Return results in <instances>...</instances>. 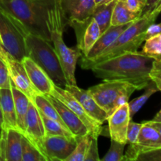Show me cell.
Instances as JSON below:
<instances>
[{
    "label": "cell",
    "mask_w": 161,
    "mask_h": 161,
    "mask_svg": "<svg viewBox=\"0 0 161 161\" xmlns=\"http://www.w3.org/2000/svg\"><path fill=\"white\" fill-rule=\"evenodd\" d=\"M24 137L32 143L48 161L44 148V141L47 137L45 127L42 123L40 112L31 102H30L27 113L25 134Z\"/></svg>",
    "instance_id": "cell-12"
},
{
    "label": "cell",
    "mask_w": 161,
    "mask_h": 161,
    "mask_svg": "<svg viewBox=\"0 0 161 161\" xmlns=\"http://www.w3.org/2000/svg\"><path fill=\"white\" fill-rule=\"evenodd\" d=\"M110 1H112V0H94V3H95V6H97V5L109 3Z\"/></svg>",
    "instance_id": "cell-43"
},
{
    "label": "cell",
    "mask_w": 161,
    "mask_h": 161,
    "mask_svg": "<svg viewBox=\"0 0 161 161\" xmlns=\"http://www.w3.org/2000/svg\"><path fill=\"white\" fill-rule=\"evenodd\" d=\"M76 141L61 136L48 135L44 141L46 156L48 161H65L74 150Z\"/></svg>",
    "instance_id": "cell-17"
},
{
    "label": "cell",
    "mask_w": 161,
    "mask_h": 161,
    "mask_svg": "<svg viewBox=\"0 0 161 161\" xmlns=\"http://www.w3.org/2000/svg\"><path fill=\"white\" fill-rule=\"evenodd\" d=\"M128 103L116 108L108 116V133L111 140L127 145V131L130 120Z\"/></svg>",
    "instance_id": "cell-15"
},
{
    "label": "cell",
    "mask_w": 161,
    "mask_h": 161,
    "mask_svg": "<svg viewBox=\"0 0 161 161\" xmlns=\"http://www.w3.org/2000/svg\"><path fill=\"white\" fill-rule=\"evenodd\" d=\"M161 0H146V5L143 10L144 13H150L156 8V6L160 3Z\"/></svg>",
    "instance_id": "cell-40"
},
{
    "label": "cell",
    "mask_w": 161,
    "mask_h": 161,
    "mask_svg": "<svg viewBox=\"0 0 161 161\" xmlns=\"http://www.w3.org/2000/svg\"><path fill=\"white\" fill-rule=\"evenodd\" d=\"M116 2L117 0H112L109 3L97 5L93 10L91 17L97 23L102 34L111 26L112 14Z\"/></svg>",
    "instance_id": "cell-23"
},
{
    "label": "cell",
    "mask_w": 161,
    "mask_h": 161,
    "mask_svg": "<svg viewBox=\"0 0 161 161\" xmlns=\"http://www.w3.org/2000/svg\"><path fill=\"white\" fill-rule=\"evenodd\" d=\"M91 142V134L87 133L76 139V145L65 161H85Z\"/></svg>",
    "instance_id": "cell-28"
},
{
    "label": "cell",
    "mask_w": 161,
    "mask_h": 161,
    "mask_svg": "<svg viewBox=\"0 0 161 161\" xmlns=\"http://www.w3.org/2000/svg\"><path fill=\"white\" fill-rule=\"evenodd\" d=\"M142 53L155 59H161V34L145 40Z\"/></svg>",
    "instance_id": "cell-29"
},
{
    "label": "cell",
    "mask_w": 161,
    "mask_h": 161,
    "mask_svg": "<svg viewBox=\"0 0 161 161\" xmlns=\"http://www.w3.org/2000/svg\"><path fill=\"white\" fill-rule=\"evenodd\" d=\"M145 89H146V91H145L144 94H142L141 96L138 97L137 98L132 100L131 102H128L129 112H130V116L131 119L134 117V116L142 108L143 105L146 103V102L149 100V97L158 91L157 86H156V85L154 84L153 81H151Z\"/></svg>",
    "instance_id": "cell-27"
},
{
    "label": "cell",
    "mask_w": 161,
    "mask_h": 161,
    "mask_svg": "<svg viewBox=\"0 0 161 161\" xmlns=\"http://www.w3.org/2000/svg\"><path fill=\"white\" fill-rule=\"evenodd\" d=\"M11 82L5 63L0 58V88H10Z\"/></svg>",
    "instance_id": "cell-36"
},
{
    "label": "cell",
    "mask_w": 161,
    "mask_h": 161,
    "mask_svg": "<svg viewBox=\"0 0 161 161\" xmlns=\"http://www.w3.org/2000/svg\"><path fill=\"white\" fill-rule=\"evenodd\" d=\"M161 34V22L160 24H152L145 33V37L146 39L149 38L153 37V36H157V35Z\"/></svg>",
    "instance_id": "cell-38"
},
{
    "label": "cell",
    "mask_w": 161,
    "mask_h": 161,
    "mask_svg": "<svg viewBox=\"0 0 161 161\" xmlns=\"http://www.w3.org/2000/svg\"><path fill=\"white\" fill-rule=\"evenodd\" d=\"M53 0H0V8L21 22L28 30L50 41L48 9Z\"/></svg>",
    "instance_id": "cell-3"
},
{
    "label": "cell",
    "mask_w": 161,
    "mask_h": 161,
    "mask_svg": "<svg viewBox=\"0 0 161 161\" xmlns=\"http://www.w3.org/2000/svg\"><path fill=\"white\" fill-rule=\"evenodd\" d=\"M22 161H47L39 149L22 135Z\"/></svg>",
    "instance_id": "cell-30"
},
{
    "label": "cell",
    "mask_w": 161,
    "mask_h": 161,
    "mask_svg": "<svg viewBox=\"0 0 161 161\" xmlns=\"http://www.w3.org/2000/svg\"><path fill=\"white\" fill-rule=\"evenodd\" d=\"M145 123H146L149 125L152 126L153 127L156 129L159 133L161 134V122H156V121L149 120V121H145Z\"/></svg>",
    "instance_id": "cell-41"
},
{
    "label": "cell",
    "mask_w": 161,
    "mask_h": 161,
    "mask_svg": "<svg viewBox=\"0 0 161 161\" xmlns=\"http://www.w3.org/2000/svg\"><path fill=\"white\" fill-rule=\"evenodd\" d=\"M50 95L53 96L55 98L59 100L67 107H69L79 118L82 120L87 128L88 132L92 135H105V130L107 128L102 127V124H98L97 121L93 119L89 115L86 113L84 108L81 105V104L77 101V99L68 91L65 88H62L59 86V85L55 84L54 89L52 91Z\"/></svg>",
    "instance_id": "cell-9"
},
{
    "label": "cell",
    "mask_w": 161,
    "mask_h": 161,
    "mask_svg": "<svg viewBox=\"0 0 161 161\" xmlns=\"http://www.w3.org/2000/svg\"><path fill=\"white\" fill-rule=\"evenodd\" d=\"M133 22V21H132ZM127 23L123 25L110 26L105 32L101 34L100 37L97 39L91 50L84 56H81L80 66L83 69H87L88 66L94 60L97 59L105 50L111 47L115 41L117 39L119 35L132 23Z\"/></svg>",
    "instance_id": "cell-13"
},
{
    "label": "cell",
    "mask_w": 161,
    "mask_h": 161,
    "mask_svg": "<svg viewBox=\"0 0 161 161\" xmlns=\"http://www.w3.org/2000/svg\"><path fill=\"white\" fill-rule=\"evenodd\" d=\"M33 103L36 105V106L37 107L38 109L39 110V112H40L42 115H44V116H47V117L50 118V119H53V120L60 123V124H62L63 126L67 127L64 125V123H63L59 113H58V111H57L56 108H54V106L52 105L51 102L49 101V99L47 98V96L41 94H37V95L35 97Z\"/></svg>",
    "instance_id": "cell-26"
},
{
    "label": "cell",
    "mask_w": 161,
    "mask_h": 161,
    "mask_svg": "<svg viewBox=\"0 0 161 161\" xmlns=\"http://www.w3.org/2000/svg\"><path fill=\"white\" fill-rule=\"evenodd\" d=\"M153 61L142 52H127L95 63L91 70L97 78L127 82L138 91L145 89L151 82L149 72Z\"/></svg>",
    "instance_id": "cell-1"
},
{
    "label": "cell",
    "mask_w": 161,
    "mask_h": 161,
    "mask_svg": "<svg viewBox=\"0 0 161 161\" xmlns=\"http://www.w3.org/2000/svg\"><path fill=\"white\" fill-rule=\"evenodd\" d=\"M126 145L111 140V146L108 153L101 159L102 161H124V151Z\"/></svg>",
    "instance_id": "cell-31"
},
{
    "label": "cell",
    "mask_w": 161,
    "mask_h": 161,
    "mask_svg": "<svg viewBox=\"0 0 161 161\" xmlns=\"http://www.w3.org/2000/svg\"><path fill=\"white\" fill-rule=\"evenodd\" d=\"M10 17L23 36L28 57L42 67L57 85H65L64 72L51 42L35 35L21 22L11 15Z\"/></svg>",
    "instance_id": "cell-4"
},
{
    "label": "cell",
    "mask_w": 161,
    "mask_h": 161,
    "mask_svg": "<svg viewBox=\"0 0 161 161\" xmlns=\"http://www.w3.org/2000/svg\"><path fill=\"white\" fill-rule=\"evenodd\" d=\"M142 14H137L130 11L124 2L121 0H117L116 5L113 9V14L111 18V26H116V25H123L125 24L130 23L134 21L138 17H140Z\"/></svg>",
    "instance_id": "cell-24"
},
{
    "label": "cell",
    "mask_w": 161,
    "mask_h": 161,
    "mask_svg": "<svg viewBox=\"0 0 161 161\" xmlns=\"http://www.w3.org/2000/svg\"><path fill=\"white\" fill-rule=\"evenodd\" d=\"M0 106L3 118L2 128L14 129L20 131L17 127L15 105L10 88H0Z\"/></svg>",
    "instance_id": "cell-20"
},
{
    "label": "cell",
    "mask_w": 161,
    "mask_h": 161,
    "mask_svg": "<svg viewBox=\"0 0 161 161\" xmlns=\"http://www.w3.org/2000/svg\"><path fill=\"white\" fill-rule=\"evenodd\" d=\"M67 25L74 29L76 37V47L81 51L82 56H84L102 34L98 25L91 16L82 20H69Z\"/></svg>",
    "instance_id": "cell-11"
},
{
    "label": "cell",
    "mask_w": 161,
    "mask_h": 161,
    "mask_svg": "<svg viewBox=\"0 0 161 161\" xmlns=\"http://www.w3.org/2000/svg\"><path fill=\"white\" fill-rule=\"evenodd\" d=\"M152 12L157 13V14H160V13H161V2L160 3H159L158 5H157V7H156L155 9H154L152 11Z\"/></svg>",
    "instance_id": "cell-44"
},
{
    "label": "cell",
    "mask_w": 161,
    "mask_h": 161,
    "mask_svg": "<svg viewBox=\"0 0 161 161\" xmlns=\"http://www.w3.org/2000/svg\"><path fill=\"white\" fill-rule=\"evenodd\" d=\"M66 22L82 20L91 17L95 7L94 0H59Z\"/></svg>",
    "instance_id": "cell-19"
},
{
    "label": "cell",
    "mask_w": 161,
    "mask_h": 161,
    "mask_svg": "<svg viewBox=\"0 0 161 161\" xmlns=\"http://www.w3.org/2000/svg\"><path fill=\"white\" fill-rule=\"evenodd\" d=\"M142 126L143 123L138 124V123H135L132 119H130L128 124V127H127V144H134L136 142Z\"/></svg>",
    "instance_id": "cell-34"
},
{
    "label": "cell",
    "mask_w": 161,
    "mask_h": 161,
    "mask_svg": "<svg viewBox=\"0 0 161 161\" xmlns=\"http://www.w3.org/2000/svg\"><path fill=\"white\" fill-rule=\"evenodd\" d=\"M138 91L134 85L119 80H103L102 83L88 89L99 106L109 116L119 107V101L122 96L131 94Z\"/></svg>",
    "instance_id": "cell-6"
},
{
    "label": "cell",
    "mask_w": 161,
    "mask_h": 161,
    "mask_svg": "<svg viewBox=\"0 0 161 161\" xmlns=\"http://www.w3.org/2000/svg\"><path fill=\"white\" fill-rule=\"evenodd\" d=\"M10 89L12 91L14 105H15L17 127L20 134L24 136L25 134V124H26L27 113H28L30 100L24 93H22L20 90L16 88L12 84L10 86Z\"/></svg>",
    "instance_id": "cell-22"
},
{
    "label": "cell",
    "mask_w": 161,
    "mask_h": 161,
    "mask_svg": "<svg viewBox=\"0 0 161 161\" xmlns=\"http://www.w3.org/2000/svg\"><path fill=\"white\" fill-rule=\"evenodd\" d=\"M65 89L71 93L79 102L81 104L83 108L86 112L88 115L97 121L98 124H103L105 120H107L108 115L106 112L99 106L98 104L88 90L81 89L78 87L77 85L65 84Z\"/></svg>",
    "instance_id": "cell-16"
},
{
    "label": "cell",
    "mask_w": 161,
    "mask_h": 161,
    "mask_svg": "<svg viewBox=\"0 0 161 161\" xmlns=\"http://www.w3.org/2000/svg\"><path fill=\"white\" fill-rule=\"evenodd\" d=\"M0 37L1 45L16 59L21 61L25 57L28 56L23 36L10 15L2 8H0Z\"/></svg>",
    "instance_id": "cell-7"
},
{
    "label": "cell",
    "mask_w": 161,
    "mask_h": 161,
    "mask_svg": "<svg viewBox=\"0 0 161 161\" xmlns=\"http://www.w3.org/2000/svg\"><path fill=\"white\" fill-rule=\"evenodd\" d=\"M2 43V40H1V37H0V44Z\"/></svg>",
    "instance_id": "cell-46"
},
{
    "label": "cell",
    "mask_w": 161,
    "mask_h": 161,
    "mask_svg": "<svg viewBox=\"0 0 161 161\" xmlns=\"http://www.w3.org/2000/svg\"><path fill=\"white\" fill-rule=\"evenodd\" d=\"M0 132V161H6L5 143H6V130L2 128Z\"/></svg>",
    "instance_id": "cell-39"
},
{
    "label": "cell",
    "mask_w": 161,
    "mask_h": 161,
    "mask_svg": "<svg viewBox=\"0 0 161 161\" xmlns=\"http://www.w3.org/2000/svg\"><path fill=\"white\" fill-rule=\"evenodd\" d=\"M67 25L59 0H53L48 9V28L50 41L64 75L66 84L77 85L75 72L82 53L77 47L69 48L63 39V31Z\"/></svg>",
    "instance_id": "cell-2"
},
{
    "label": "cell",
    "mask_w": 161,
    "mask_h": 161,
    "mask_svg": "<svg viewBox=\"0 0 161 161\" xmlns=\"http://www.w3.org/2000/svg\"><path fill=\"white\" fill-rule=\"evenodd\" d=\"M52 105L54 106L58 113H59L61 119L64 125L68 127L69 130L75 135L76 139L80 137L86 135L88 132L87 128L84 125L81 119L64 103L60 102L57 98L51 95H46Z\"/></svg>",
    "instance_id": "cell-18"
},
{
    "label": "cell",
    "mask_w": 161,
    "mask_h": 161,
    "mask_svg": "<svg viewBox=\"0 0 161 161\" xmlns=\"http://www.w3.org/2000/svg\"><path fill=\"white\" fill-rule=\"evenodd\" d=\"M42 123H43L44 127H45L46 135H55V136H61L72 141H76V138L75 135L64 126L61 124L60 123L53 120L47 117L41 113Z\"/></svg>",
    "instance_id": "cell-25"
},
{
    "label": "cell",
    "mask_w": 161,
    "mask_h": 161,
    "mask_svg": "<svg viewBox=\"0 0 161 161\" xmlns=\"http://www.w3.org/2000/svg\"><path fill=\"white\" fill-rule=\"evenodd\" d=\"M124 2L127 7L130 11L137 14H143L146 5V0H121Z\"/></svg>",
    "instance_id": "cell-35"
},
{
    "label": "cell",
    "mask_w": 161,
    "mask_h": 161,
    "mask_svg": "<svg viewBox=\"0 0 161 161\" xmlns=\"http://www.w3.org/2000/svg\"><path fill=\"white\" fill-rule=\"evenodd\" d=\"M138 161H161V148L150 152L144 153L138 156Z\"/></svg>",
    "instance_id": "cell-37"
},
{
    "label": "cell",
    "mask_w": 161,
    "mask_h": 161,
    "mask_svg": "<svg viewBox=\"0 0 161 161\" xmlns=\"http://www.w3.org/2000/svg\"><path fill=\"white\" fill-rule=\"evenodd\" d=\"M27 75L35 89L41 94L50 95L56 83L42 67L31 58L26 56L21 61Z\"/></svg>",
    "instance_id": "cell-14"
},
{
    "label": "cell",
    "mask_w": 161,
    "mask_h": 161,
    "mask_svg": "<svg viewBox=\"0 0 161 161\" xmlns=\"http://www.w3.org/2000/svg\"><path fill=\"white\" fill-rule=\"evenodd\" d=\"M3 125V113H2L1 106H0V130L2 129Z\"/></svg>",
    "instance_id": "cell-45"
},
{
    "label": "cell",
    "mask_w": 161,
    "mask_h": 161,
    "mask_svg": "<svg viewBox=\"0 0 161 161\" xmlns=\"http://www.w3.org/2000/svg\"><path fill=\"white\" fill-rule=\"evenodd\" d=\"M151 81L153 82L158 91H161V59H155L149 72Z\"/></svg>",
    "instance_id": "cell-32"
},
{
    "label": "cell",
    "mask_w": 161,
    "mask_h": 161,
    "mask_svg": "<svg viewBox=\"0 0 161 161\" xmlns=\"http://www.w3.org/2000/svg\"><path fill=\"white\" fill-rule=\"evenodd\" d=\"M152 120L156 121V122H161V109L157 113V114L154 116V118Z\"/></svg>",
    "instance_id": "cell-42"
},
{
    "label": "cell",
    "mask_w": 161,
    "mask_h": 161,
    "mask_svg": "<svg viewBox=\"0 0 161 161\" xmlns=\"http://www.w3.org/2000/svg\"><path fill=\"white\" fill-rule=\"evenodd\" d=\"M98 137L97 135L91 134V142H90L89 149L85 161H99L101 160L99 157L98 146H97Z\"/></svg>",
    "instance_id": "cell-33"
},
{
    "label": "cell",
    "mask_w": 161,
    "mask_h": 161,
    "mask_svg": "<svg viewBox=\"0 0 161 161\" xmlns=\"http://www.w3.org/2000/svg\"><path fill=\"white\" fill-rule=\"evenodd\" d=\"M161 148V134L154 127L143 122L140 133L134 144H129L124 161L137 160L138 156Z\"/></svg>",
    "instance_id": "cell-10"
},
{
    "label": "cell",
    "mask_w": 161,
    "mask_h": 161,
    "mask_svg": "<svg viewBox=\"0 0 161 161\" xmlns=\"http://www.w3.org/2000/svg\"><path fill=\"white\" fill-rule=\"evenodd\" d=\"M160 14L154 12L144 13L142 15L134 20L117 38L114 43L103 52L98 58L88 66L91 69L94 64L105 61L108 58L118 56L127 52H136L140 46L146 40L145 33L147 28L157 20Z\"/></svg>",
    "instance_id": "cell-5"
},
{
    "label": "cell",
    "mask_w": 161,
    "mask_h": 161,
    "mask_svg": "<svg viewBox=\"0 0 161 161\" xmlns=\"http://www.w3.org/2000/svg\"><path fill=\"white\" fill-rule=\"evenodd\" d=\"M0 58L5 63L11 84L25 94L33 103L34 98L39 93L30 82L25 67L20 61L13 57L0 44Z\"/></svg>",
    "instance_id": "cell-8"
},
{
    "label": "cell",
    "mask_w": 161,
    "mask_h": 161,
    "mask_svg": "<svg viewBox=\"0 0 161 161\" xmlns=\"http://www.w3.org/2000/svg\"><path fill=\"white\" fill-rule=\"evenodd\" d=\"M6 161H22V135L14 129H6Z\"/></svg>",
    "instance_id": "cell-21"
}]
</instances>
